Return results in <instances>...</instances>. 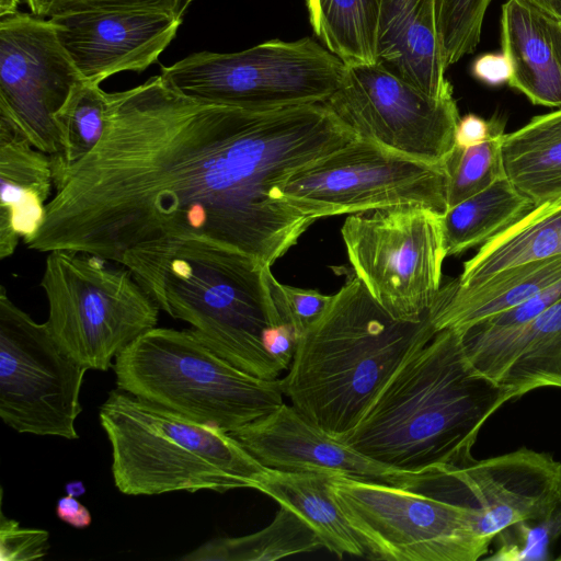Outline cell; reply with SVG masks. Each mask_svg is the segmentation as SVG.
Masks as SVG:
<instances>
[{
	"label": "cell",
	"mask_w": 561,
	"mask_h": 561,
	"mask_svg": "<svg viewBox=\"0 0 561 561\" xmlns=\"http://www.w3.org/2000/svg\"><path fill=\"white\" fill-rule=\"evenodd\" d=\"M113 369L117 388L227 433L284 403L282 379L233 366L192 329L147 331L115 357Z\"/></svg>",
	"instance_id": "cell-6"
},
{
	"label": "cell",
	"mask_w": 561,
	"mask_h": 561,
	"mask_svg": "<svg viewBox=\"0 0 561 561\" xmlns=\"http://www.w3.org/2000/svg\"><path fill=\"white\" fill-rule=\"evenodd\" d=\"M436 330L428 316L393 318L354 275L299 340L284 396L310 422L340 439L348 434L409 353Z\"/></svg>",
	"instance_id": "cell-4"
},
{
	"label": "cell",
	"mask_w": 561,
	"mask_h": 561,
	"mask_svg": "<svg viewBox=\"0 0 561 561\" xmlns=\"http://www.w3.org/2000/svg\"><path fill=\"white\" fill-rule=\"evenodd\" d=\"M505 176L535 206L561 197V108L503 135Z\"/></svg>",
	"instance_id": "cell-25"
},
{
	"label": "cell",
	"mask_w": 561,
	"mask_h": 561,
	"mask_svg": "<svg viewBox=\"0 0 561 561\" xmlns=\"http://www.w3.org/2000/svg\"><path fill=\"white\" fill-rule=\"evenodd\" d=\"M322 545L311 527L295 512L279 505L263 529L241 537L211 539L180 558L185 561H272L312 552Z\"/></svg>",
	"instance_id": "cell-28"
},
{
	"label": "cell",
	"mask_w": 561,
	"mask_h": 561,
	"mask_svg": "<svg viewBox=\"0 0 561 561\" xmlns=\"http://www.w3.org/2000/svg\"><path fill=\"white\" fill-rule=\"evenodd\" d=\"M81 252H48L39 283L46 324L56 342L88 369L107 371L130 343L157 327L160 307L125 266Z\"/></svg>",
	"instance_id": "cell-7"
},
{
	"label": "cell",
	"mask_w": 561,
	"mask_h": 561,
	"mask_svg": "<svg viewBox=\"0 0 561 561\" xmlns=\"http://www.w3.org/2000/svg\"><path fill=\"white\" fill-rule=\"evenodd\" d=\"M561 297V279L549 286L548 288L541 290L535 296L530 297L526 301L520 305L499 313L485 321H482L478 324H483L491 328H514L522 324H525L541 312H543L547 308H549L553 302H556Z\"/></svg>",
	"instance_id": "cell-36"
},
{
	"label": "cell",
	"mask_w": 561,
	"mask_h": 561,
	"mask_svg": "<svg viewBox=\"0 0 561 561\" xmlns=\"http://www.w3.org/2000/svg\"><path fill=\"white\" fill-rule=\"evenodd\" d=\"M534 208L505 175L500 178L443 215L447 256L485 244Z\"/></svg>",
	"instance_id": "cell-26"
},
{
	"label": "cell",
	"mask_w": 561,
	"mask_h": 561,
	"mask_svg": "<svg viewBox=\"0 0 561 561\" xmlns=\"http://www.w3.org/2000/svg\"><path fill=\"white\" fill-rule=\"evenodd\" d=\"M491 0H434L436 31L446 69L478 46Z\"/></svg>",
	"instance_id": "cell-31"
},
{
	"label": "cell",
	"mask_w": 561,
	"mask_h": 561,
	"mask_svg": "<svg viewBox=\"0 0 561 561\" xmlns=\"http://www.w3.org/2000/svg\"><path fill=\"white\" fill-rule=\"evenodd\" d=\"M55 190L50 156L34 147L0 115V259L20 241L28 243L42 228Z\"/></svg>",
	"instance_id": "cell-19"
},
{
	"label": "cell",
	"mask_w": 561,
	"mask_h": 561,
	"mask_svg": "<svg viewBox=\"0 0 561 561\" xmlns=\"http://www.w3.org/2000/svg\"><path fill=\"white\" fill-rule=\"evenodd\" d=\"M333 477L267 468L254 490L295 512L316 533L322 547L337 558L365 557L363 545L331 493Z\"/></svg>",
	"instance_id": "cell-24"
},
{
	"label": "cell",
	"mask_w": 561,
	"mask_h": 561,
	"mask_svg": "<svg viewBox=\"0 0 561 561\" xmlns=\"http://www.w3.org/2000/svg\"><path fill=\"white\" fill-rule=\"evenodd\" d=\"M279 193L316 220L398 206H421L444 215L448 175L427 163L360 138L288 178Z\"/></svg>",
	"instance_id": "cell-11"
},
{
	"label": "cell",
	"mask_w": 561,
	"mask_h": 561,
	"mask_svg": "<svg viewBox=\"0 0 561 561\" xmlns=\"http://www.w3.org/2000/svg\"><path fill=\"white\" fill-rule=\"evenodd\" d=\"M268 284L278 314L298 339L321 319L332 300V296L314 289L282 284L272 271L268 272Z\"/></svg>",
	"instance_id": "cell-33"
},
{
	"label": "cell",
	"mask_w": 561,
	"mask_h": 561,
	"mask_svg": "<svg viewBox=\"0 0 561 561\" xmlns=\"http://www.w3.org/2000/svg\"><path fill=\"white\" fill-rule=\"evenodd\" d=\"M264 467L323 472L414 489L423 472L388 467L331 436L293 404L282 403L263 417L229 433Z\"/></svg>",
	"instance_id": "cell-16"
},
{
	"label": "cell",
	"mask_w": 561,
	"mask_h": 561,
	"mask_svg": "<svg viewBox=\"0 0 561 561\" xmlns=\"http://www.w3.org/2000/svg\"><path fill=\"white\" fill-rule=\"evenodd\" d=\"M107 92L100 84L78 82L56 113L61 150L50 157L55 182L100 142L106 124Z\"/></svg>",
	"instance_id": "cell-29"
},
{
	"label": "cell",
	"mask_w": 561,
	"mask_h": 561,
	"mask_svg": "<svg viewBox=\"0 0 561 561\" xmlns=\"http://www.w3.org/2000/svg\"><path fill=\"white\" fill-rule=\"evenodd\" d=\"M323 103L362 138L397 153L444 165L456 148L454 95L433 98L379 62L346 66Z\"/></svg>",
	"instance_id": "cell-13"
},
{
	"label": "cell",
	"mask_w": 561,
	"mask_h": 561,
	"mask_svg": "<svg viewBox=\"0 0 561 561\" xmlns=\"http://www.w3.org/2000/svg\"><path fill=\"white\" fill-rule=\"evenodd\" d=\"M561 254V197L535 206L463 263L451 282L476 286L505 271Z\"/></svg>",
	"instance_id": "cell-23"
},
{
	"label": "cell",
	"mask_w": 561,
	"mask_h": 561,
	"mask_svg": "<svg viewBox=\"0 0 561 561\" xmlns=\"http://www.w3.org/2000/svg\"><path fill=\"white\" fill-rule=\"evenodd\" d=\"M65 490L68 495L78 497L85 493V488L82 481L76 480V481H69L65 485Z\"/></svg>",
	"instance_id": "cell-41"
},
{
	"label": "cell",
	"mask_w": 561,
	"mask_h": 561,
	"mask_svg": "<svg viewBox=\"0 0 561 561\" xmlns=\"http://www.w3.org/2000/svg\"><path fill=\"white\" fill-rule=\"evenodd\" d=\"M359 138L325 103L213 104L154 76L107 93L100 142L55 182L26 245L118 263L140 243L197 239L271 266L316 221L278 187Z\"/></svg>",
	"instance_id": "cell-1"
},
{
	"label": "cell",
	"mask_w": 561,
	"mask_h": 561,
	"mask_svg": "<svg viewBox=\"0 0 561 561\" xmlns=\"http://www.w3.org/2000/svg\"><path fill=\"white\" fill-rule=\"evenodd\" d=\"M412 490L468 510L491 546L505 528L553 510L561 500V462L527 447L481 460L471 453L424 471Z\"/></svg>",
	"instance_id": "cell-14"
},
{
	"label": "cell",
	"mask_w": 561,
	"mask_h": 561,
	"mask_svg": "<svg viewBox=\"0 0 561 561\" xmlns=\"http://www.w3.org/2000/svg\"><path fill=\"white\" fill-rule=\"evenodd\" d=\"M550 13L561 18V0H529Z\"/></svg>",
	"instance_id": "cell-40"
},
{
	"label": "cell",
	"mask_w": 561,
	"mask_h": 561,
	"mask_svg": "<svg viewBox=\"0 0 561 561\" xmlns=\"http://www.w3.org/2000/svg\"><path fill=\"white\" fill-rule=\"evenodd\" d=\"M561 536V500L546 516L516 523L502 530L493 540L492 561L547 560L549 548Z\"/></svg>",
	"instance_id": "cell-32"
},
{
	"label": "cell",
	"mask_w": 561,
	"mask_h": 561,
	"mask_svg": "<svg viewBox=\"0 0 561 561\" xmlns=\"http://www.w3.org/2000/svg\"><path fill=\"white\" fill-rule=\"evenodd\" d=\"M495 131L485 119L467 114L459 118L457 124L455 142L457 148H467L483 142Z\"/></svg>",
	"instance_id": "cell-38"
},
{
	"label": "cell",
	"mask_w": 561,
	"mask_h": 561,
	"mask_svg": "<svg viewBox=\"0 0 561 561\" xmlns=\"http://www.w3.org/2000/svg\"><path fill=\"white\" fill-rule=\"evenodd\" d=\"M330 486L368 559L477 561L490 552L466 508L412 489L342 476Z\"/></svg>",
	"instance_id": "cell-10"
},
{
	"label": "cell",
	"mask_w": 561,
	"mask_h": 561,
	"mask_svg": "<svg viewBox=\"0 0 561 561\" xmlns=\"http://www.w3.org/2000/svg\"><path fill=\"white\" fill-rule=\"evenodd\" d=\"M119 492L157 495L255 485L267 470L219 427L196 423L119 388L99 412Z\"/></svg>",
	"instance_id": "cell-5"
},
{
	"label": "cell",
	"mask_w": 561,
	"mask_h": 561,
	"mask_svg": "<svg viewBox=\"0 0 561 561\" xmlns=\"http://www.w3.org/2000/svg\"><path fill=\"white\" fill-rule=\"evenodd\" d=\"M471 72L476 79L489 85L508 83L513 73L511 61L503 51L479 56L472 64Z\"/></svg>",
	"instance_id": "cell-37"
},
{
	"label": "cell",
	"mask_w": 561,
	"mask_h": 561,
	"mask_svg": "<svg viewBox=\"0 0 561 561\" xmlns=\"http://www.w3.org/2000/svg\"><path fill=\"white\" fill-rule=\"evenodd\" d=\"M443 215L421 206L350 214L341 234L355 275L393 318L417 322L442 286Z\"/></svg>",
	"instance_id": "cell-9"
},
{
	"label": "cell",
	"mask_w": 561,
	"mask_h": 561,
	"mask_svg": "<svg viewBox=\"0 0 561 561\" xmlns=\"http://www.w3.org/2000/svg\"><path fill=\"white\" fill-rule=\"evenodd\" d=\"M557 561H561V556L556 558Z\"/></svg>",
	"instance_id": "cell-43"
},
{
	"label": "cell",
	"mask_w": 561,
	"mask_h": 561,
	"mask_svg": "<svg viewBox=\"0 0 561 561\" xmlns=\"http://www.w3.org/2000/svg\"><path fill=\"white\" fill-rule=\"evenodd\" d=\"M194 0H21L30 13L39 18L101 10H160L183 19Z\"/></svg>",
	"instance_id": "cell-34"
},
{
	"label": "cell",
	"mask_w": 561,
	"mask_h": 561,
	"mask_svg": "<svg viewBox=\"0 0 561 561\" xmlns=\"http://www.w3.org/2000/svg\"><path fill=\"white\" fill-rule=\"evenodd\" d=\"M21 0H0V16L18 12Z\"/></svg>",
	"instance_id": "cell-42"
},
{
	"label": "cell",
	"mask_w": 561,
	"mask_h": 561,
	"mask_svg": "<svg viewBox=\"0 0 561 561\" xmlns=\"http://www.w3.org/2000/svg\"><path fill=\"white\" fill-rule=\"evenodd\" d=\"M89 370L0 288V417L19 433L77 439Z\"/></svg>",
	"instance_id": "cell-12"
},
{
	"label": "cell",
	"mask_w": 561,
	"mask_h": 561,
	"mask_svg": "<svg viewBox=\"0 0 561 561\" xmlns=\"http://www.w3.org/2000/svg\"><path fill=\"white\" fill-rule=\"evenodd\" d=\"M160 309L191 324L209 348L262 379L284 371L265 337L282 323L271 266L243 252L197 239H160L126 250L118 263Z\"/></svg>",
	"instance_id": "cell-3"
},
{
	"label": "cell",
	"mask_w": 561,
	"mask_h": 561,
	"mask_svg": "<svg viewBox=\"0 0 561 561\" xmlns=\"http://www.w3.org/2000/svg\"><path fill=\"white\" fill-rule=\"evenodd\" d=\"M83 80L141 72L175 38L183 19L160 10L85 11L49 19Z\"/></svg>",
	"instance_id": "cell-17"
},
{
	"label": "cell",
	"mask_w": 561,
	"mask_h": 561,
	"mask_svg": "<svg viewBox=\"0 0 561 561\" xmlns=\"http://www.w3.org/2000/svg\"><path fill=\"white\" fill-rule=\"evenodd\" d=\"M346 66L310 37L271 39L236 53L201 51L161 66L167 84L199 102L240 107L323 103Z\"/></svg>",
	"instance_id": "cell-8"
},
{
	"label": "cell",
	"mask_w": 561,
	"mask_h": 561,
	"mask_svg": "<svg viewBox=\"0 0 561 561\" xmlns=\"http://www.w3.org/2000/svg\"><path fill=\"white\" fill-rule=\"evenodd\" d=\"M57 517L73 528L83 529L91 525L92 516L87 506L77 497L65 495L56 504Z\"/></svg>",
	"instance_id": "cell-39"
},
{
	"label": "cell",
	"mask_w": 561,
	"mask_h": 561,
	"mask_svg": "<svg viewBox=\"0 0 561 561\" xmlns=\"http://www.w3.org/2000/svg\"><path fill=\"white\" fill-rule=\"evenodd\" d=\"M377 59L433 98L453 95L445 77L434 0H380Z\"/></svg>",
	"instance_id": "cell-21"
},
{
	"label": "cell",
	"mask_w": 561,
	"mask_h": 561,
	"mask_svg": "<svg viewBox=\"0 0 561 561\" xmlns=\"http://www.w3.org/2000/svg\"><path fill=\"white\" fill-rule=\"evenodd\" d=\"M460 334L471 365L515 399L540 388L561 389V297L525 324H476Z\"/></svg>",
	"instance_id": "cell-18"
},
{
	"label": "cell",
	"mask_w": 561,
	"mask_h": 561,
	"mask_svg": "<svg viewBox=\"0 0 561 561\" xmlns=\"http://www.w3.org/2000/svg\"><path fill=\"white\" fill-rule=\"evenodd\" d=\"M314 34L346 66L378 62L380 0H307Z\"/></svg>",
	"instance_id": "cell-27"
},
{
	"label": "cell",
	"mask_w": 561,
	"mask_h": 561,
	"mask_svg": "<svg viewBox=\"0 0 561 561\" xmlns=\"http://www.w3.org/2000/svg\"><path fill=\"white\" fill-rule=\"evenodd\" d=\"M49 548V534L38 528H23L19 522L0 517V560L30 561L43 559Z\"/></svg>",
	"instance_id": "cell-35"
},
{
	"label": "cell",
	"mask_w": 561,
	"mask_h": 561,
	"mask_svg": "<svg viewBox=\"0 0 561 561\" xmlns=\"http://www.w3.org/2000/svg\"><path fill=\"white\" fill-rule=\"evenodd\" d=\"M561 279V254L522 265L467 288L440 286L428 311L436 331L462 332L507 311Z\"/></svg>",
	"instance_id": "cell-22"
},
{
	"label": "cell",
	"mask_w": 561,
	"mask_h": 561,
	"mask_svg": "<svg viewBox=\"0 0 561 561\" xmlns=\"http://www.w3.org/2000/svg\"><path fill=\"white\" fill-rule=\"evenodd\" d=\"M503 135L496 130L481 144L455 148L444 164L448 175V208L480 193L505 175Z\"/></svg>",
	"instance_id": "cell-30"
},
{
	"label": "cell",
	"mask_w": 561,
	"mask_h": 561,
	"mask_svg": "<svg viewBox=\"0 0 561 561\" xmlns=\"http://www.w3.org/2000/svg\"><path fill=\"white\" fill-rule=\"evenodd\" d=\"M512 400L471 365L460 332L443 329L407 355L340 440L388 467L423 472L471 454L485 422Z\"/></svg>",
	"instance_id": "cell-2"
},
{
	"label": "cell",
	"mask_w": 561,
	"mask_h": 561,
	"mask_svg": "<svg viewBox=\"0 0 561 561\" xmlns=\"http://www.w3.org/2000/svg\"><path fill=\"white\" fill-rule=\"evenodd\" d=\"M508 81L536 105L561 107V18L529 0H507L501 13Z\"/></svg>",
	"instance_id": "cell-20"
},
{
	"label": "cell",
	"mask_w": 561,
	"mask_h": 561,
	"mask_svg": "<svg viewBox=\"0 0 561 561\" xmlns=\"http://www.w3.org/2000/svg\"><path fill=\"white\" fill-rule=\"evenodd\" d=\"M81 80L49 19L0 16V115L50 157L61 150L56 113Z\"/></svg>",
	"instance_id": "cell-15"
}]
</instances>
